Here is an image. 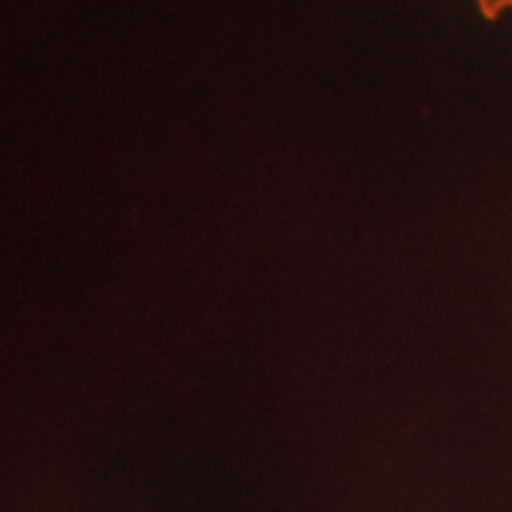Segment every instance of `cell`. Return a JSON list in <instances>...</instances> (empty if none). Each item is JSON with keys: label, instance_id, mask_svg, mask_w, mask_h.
Wrapping results in <instances>:
<instances>
[{"label": "cell", "instance_id": "cell-1", "mask_svg": "<svg viewBox=\"0 0 512 512\" xmlns=\"http://www.w3.org/2000/svg\"><path fill=\"white\" fill-rule=\"evenodd\" d=\"M479 15H482L486 22H498L503 15L512 12V0H475Z\"/></svg>", "mask_w": 512, "mask_h": 512}]
</instances>
